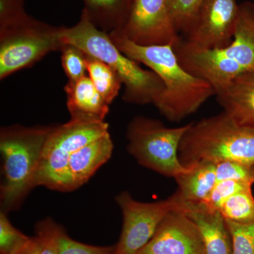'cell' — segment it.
<instances>
[{"instance_id": "6da1fadb", "label": "cell", "mask_w": 254, "mask_h": 254, "mask_svg": "<svg viewBox=\"0 0 254 254\" xmlns=\"http://www.w3.org/2000/svg\"><path fill=\"white\" fill-rule=\"evenodd\" d=\"M108 34L123 54L143 64L161 78L164 90L153 104L169 121H182L215 95L210 83L184 68L173 45L139 46L116 32Z\"/></svg>"}, {"instance_id": "7a4b0ae2", "label": "cell", "mask_w": 254, "mask_h": 254, "mask_svg": "<svg viewBox=\"0 0 254 254\" xmlns=\"http://www.w3.org/2000/svg\"><path fill=\"white\" fill-rule=\"evenodd\" d=\"M174 49L184 68L210 83L216 93L235 78L254 71V4H240L233 40L225 48L200 49L181 40Z\"/></svg>"}, {"instance_id": "3957f363", "label": "cell", "mask_w": 254, "mask_h": 254, "mask_svg": "<svg viewBox=\"0 0 254 254\" xmlns=\"http://www.w3.org/2000/svg\"><path fill=\"white\" fill-rule=\"evenodd\" d=\"M60 40L63 45L76 47L111 66L125 85L123 100L127 103H153L164 90L161 78L154 71L143 69L138 63L123 54L109 34L91 22L84 10L75 26L62 28Z\"/></svg>"}, {"instance_id": "277c9868", "label": "cell", "mask_w": 254, "mask_h": 254, "mask_svg": "<svg viewBox=\"0 0 254 254\" xmlns=\"http://www.w3.org/2000/svg\"><path fill=\"white\" fill-rule=\"evenodd\" d=\"M179 158L185 166L199 162L235 161L254 165V128L222 112L191 123L182 138Z\"/></svg>"}, {"instance_id": "5b68a950", "label": "cell", "mask_w": 254, "mask_h": 254, "mask_svg": "<svg viewBox=\"0 0 254 254\" xmlns=\"http://www.w3.org/2000/svg\"><path fill=\"white\" fill-rule=\"evenodd\" d=\"M53 127L14 125L1 128V211L8 213L19 208L28 193L36 187L42 154Z\"/></svg>"}, {"instance_id": "8992f818", "label": "cell", "mask_w": 254, "mask_h": 254, "mask_svg": "<svg viewBox=\"0 0 254 254\" xmlns=\"http://www.w3.org/2000/svg\"><path fill=\"white\" fill-rule=\"evenodd\" d=\"M190 123L170 128L154 119L135 117L127 127V150L144 168L177 178L190 170L180 161L179 148Z\"/></svg>"}, {"instance_id": "52a82bcc", "label": "cell", "mask_w": 254, "mask_h": 254, "mask_svg": "<svg viewBox=\"0 0 254 254\" xmlns=\"http://www.w3.org/2000/svg\"><path fill=\"white\" fill-rule=\"evenodd\" d=\"M105 122L70 120L53 127L48 137L36 178V187L68 192V164L82 147L108 133Z\"/></svg>"}, {"instance_id": "ba28073f", "label": "cell", "mask_w": 254, "mask_h": 254, "mask_svg": "<svg viewBox=\"0 0 254 254\" xmlns=\"http://www.w3.org/2000/svg\"><path fill=\"white\" fill-rule=\"evenodd\" d=\"M62 28L26 15L0 28V79L29 67L51 52L61 50Z\"/></svg>"}, {"instance_id": "9c48e42d", "label": "cell", "mask_w": 254, "mask_h": 254, "mask_svg": "<svg viewBox=\"0 0 254 254\" xmlns=\"http://www.w3.org/2000/svg\"><path fill=\"white\" fill-rule=\"evenodd\" d=\"M115 199L121 209L123 222L115 254H136L154 236L166 215L180 210L173 195L165 200L145 203L133 199L128 191H123Z\"/></svg>"}, {"instance_id": "30bf717a", "label": "cell", "mask_w": 254, "mask_h": 254, "mask_svg": "<svg viewBox=\"0 0 254 254\" xmlns=\"http://www.w3.org/2000/svg\"><path fill=\"white\" fill-rule=\"evenodd\" d=\"M113 32L143 46L175 47L182 40L167 0H135L126 24Z\"/></svg>"}, {"instance_id": "8fae6325", "label": "cell", "mask_w": 254, "mask_h": 254, "mask_svg": "<svg viewBox=\"0 0 254 254\" xmlns=\"http://www.w3.org/2000/svg\"><path fill=\"white\" fill-rule=\"evenodd\" d=\"M237 0H203L185 41L200 49H220L232 43L238 20Z\"/></svg>"}, {"instance_id": "7c38bea8", "label": "cell", "mask_w": 254, "mask_h": 254, "mask_svg": "<svg viewBox=\"0 0 254 254\" xmlns=\"http://www.w3.org/2000/svg\"><path fill=\"white\" fill-rule=\"evenodd\" d=\"M136 254H206L200 232L181 210L166 215L154 236Z\"/></svg>"}, {"instance_id": "4fadbf2b", "label": "cell", "mask_w": 254, "mask_h": 254, "mask_svg": "<svg viewBox=\"0 0 254 254\" xmlns=\"http://www.w3.org/2000/svg\"><path fill=\"white\" fill-rule=\"evenodd\" d=\"M180 210L198 228L206 254H232V237L220 211H211L200 203H180Z\"/></svg>"}, {"instance_id": "5bb4252c", "label": "cell", "mask_w": 254, "mask_h": 254, "mask_svg": "<svg viewBox=\"0 0 254 254\" xmlns=\"http://www.w3.org/2000/svg\"><path fill=\"white\" fill-rule=\"evenodd\" d=\"M113 148V140L108 132L76 150L68 164V191H72L86 184L111 158Z\"/></svg>"}, {"instance_id": "9a60e30c", "label": "cell", "mask_w": 254, "mask_h": 254, "mask_svg": "<svg viewBox=\"0 0 254 254\" xmlns=\"http://www.w3.org/2000/svg\"><path fill=\"white\" fill-rule=\"evenodd\" d=\"M70 120L104 122L110 105L100 95L88 76L71 81L64 86Z\"/></svg>"}, {"instance_id": "2e32d148", "label": "cell", "mask_w": 254, "mask_h": 254, "mask_svg": "<svg viewBox=\"0 0 254 254\" xmlns=\"http://www.w3.org/2000/svg\"><path fill=\"white\" fill-rule=\"evenodd\" d=\"M215 95L224 112L240 125L254 128V71L235 78Z\"/></svg>"}, {"instance_id": "e0dca14e", "label": "cell", "mask_w": 254, "mask_h": 254, "mask_svg": "<svg viewBox=\"0 0 254 254\" xmlns=\"http://www.w3.org/2000/svg\"><path fill=\"white\" fill-rule=\"evenodd\" d=\"M190 171L177 177V191L174 193L180 203H200L208 196L218 182L215 163L199 162Z\"/></svg>"}, {"instance_id": "ac0fdd59", "label": "cell", "mask_w": 254, "mask_h": 254, "mask_svg": "<svg viewBox=\"0 0 254 254\" xmlns=\"http://www.w3.org/2000/svg\"><path fill=\"white\" fill-rule=\"evenodd\" d=\"M92 23L107 33L121 29L131 14L135 0H82Z\"/></svg>"}, {"instance_id": "d6986e66", "label": "cell", "mask_w": 254, "mask_h": 254, "mask_svg": "<svg viewBox=\"0 0 254 254\" xmlns=\"http://www.w3.org/2000/svg\"><path fill=\"white\" fill-rule=\"evenodd\" d=\"M36 230L50 237L57 254H115V245L100 247L73 240L61 225L50 218L38 222Z\"/></svg>"}, {"instance_id": "ffe728a7", "label": "cell", "mask_w": 254, "mask_h": 254, "mask_svg": "<svg viewBox=\"0 0 254 254\" xmlns=\"http://www.w3.org/2000/svg\"><path fill=\"white\" fill-rule=\"evenodd\" d=\"M86 64L88 77L93 86L105 102L111 104L123 84L120 76L106 63L86 54Z\"/></svg>"}, {"instance_id": "44dd1931", "label": "cell", "mask_w": 254, "mask_h": 254, "mask_svg": "<svg viewBox=\"0 0 254 254\" xmlns=\"http://www.w3.org/2000/svg\"><path fill=\"white\" fill-rule=\"evenodd\" d=\"M227 221L241 224L254 222V196L252 190L235 193L228 198L220 210Z\"/></svg>"}, {"instance_id": "7402d4cb", "label": "cell", "mask_w": 254, "mask_h": 254, "mask_svg": "<svg viewBox=\"0 0 254 254\" xmlns=\"http://www.w3.org/2000/svg\"><path fill=\"white\" fill-rule=\"evenodd\" d=\"M6 213H0V254H18L31 237L24 235L11 223Z\"/></svg>"}, {"instance_id": "603a6c76", "label": "cell", "mask_w": 254, "mask_h": 254, "mask_svg": "<svg viewBox=\"0 0 254 254\" xmlns=\"http://www.w3.org/2000/svg\"><path fill=\"white\" fill-rule=\"evenodd\" d=\"M250 184L225 180L217 182L210 194L200 204L211 211H220L222 205L230 197L243 190H252Z\"/></svg>"}, {"instance_id": "cb8c5ba5", "label": "cell", "mask_w": 254, "mask_h": 254, "mask_svg": "<svg viewBox=\"0 0 254 254\" xmlns=\"http://www.w3.org/2000/svg\"><path fill=\"white\" fill-rule=\"evenodd\" d=\"M62 64L68 80L75 81L87 76L86 54L71 45H64L62 48Z\"/></svg>"}, {"instance_id": "d4e9b609", "label": "cell", "mask_w": 254, "mask_h": 254, "mask_svg": "<svg viewBox=\"0 0 254 254\" xmlns=\"http://www.w3.org/2000/svg\"><path fill=\"white\" fill-rule=\"evenodd\" d=\"M226 222L232 237V254H254V222Z\"/></svg>"}, {"instance_id": "484cf974", "label": "cell", "mask_w": 254, "mask_h": 254, "mask_svg": "<svg viewBox=\"0 0 254 254\" xmlns=\"http://www.w3.org/2000/svg\"><path fill=\"white\" fill-rule=\"evenodd\" d=\"M218 182L225 180L254 184V166L235 161H223L215 163Z\"/></svg>"}, {"instance_id": "4316f807", "label": "cell", "mask_w": 254, "mask_h": 254, "mask_svg": "<svg viewBox=\"0 0 254 254\" xmlns=\"http://www.w3.org/2000/svg\"><path fill=\"white\" fill-rule=\"evenodd\" d=\"M203 0H175L171 12L179 33L186 34Z\"/></svg>"}, {"instance_id": "83f0119b", "label": "cell", "mask_w": 254, "mask_h": 254, "mask_svg": "<svg viewBox=\"0 0 254 254\" xmlns=\"http://www.w3.org/2000/svg\"><path fill=\"white\" fill-rule=\"evenodd\" d=\"M26 15L24 0H0V28L16 22Z\"/></svg>"}, {"instance_id": "f1b7e54d", "label": "cell", "mask_w": 254, "mask_h": 254, "mask_svg": "<svg viewBox=\"0 0 254 254\" xmlns=\"http://www.w3.org/2000/svg\"><path fill=\"white\" fill-rule=\"evenodd\" d=\"M39 242L41 254H57L53 242L50 237L41 231H37L36 235Z\"/></svg>"}, {"instance_id": "f546056e", "label": "cell", "mask_w": 254, "mask_h": 254, "mask_svg": "<svg viewBox=\"0 0 254 254\" xmlns=\"http://www.w3.org/2000/svg\"><path fill=\"white\" fill-rule=\"evenodd\" d=\"M18 254H41L38 237L36 236L31 237L28 245Z\"/></svg>"}, {"instance_id": "4dcf8cb0", "label": "cell", "mask_w": 254, "mask_h": 254, "mask_svg": "<svg viewBox=\"0 0 254 254\" xmlns=\"http://www.w3.org/2000/svg\"><path fill=\"white\" fill-rule=\"evenodd\" d=\"M167 1H168L169 6H170V9H171L172 6H173L174 3H175V0H167Z\"/></svg>"}, {"instance_id": "1f68e13d", "label": "cell", "mask_w": 254, "mask_h": 254, "mask_svg": "<svg viewBox=\"0 0 254 254\" xmlns=\"http://www.w3.org/2000/svg\"></svg>"}]
</instances>
